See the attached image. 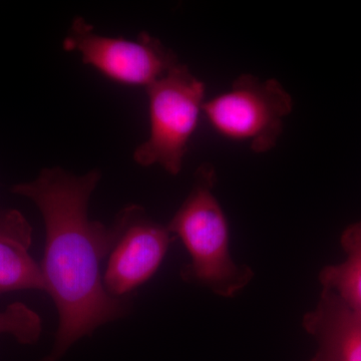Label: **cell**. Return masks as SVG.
<instances>
[{
    "label": "cell",
    "instance_id": "obj_1",
    "mask_svg": "<svg viewBox=\"0 0 361 361\" xmlns=\"http://www.w3.org/2000/svg\"><path fill=\"white\" fill-rule=\"evenodd\" d=\"M102 174L78 176L63 169H44L37 179L13 188L37 205L45 226L42 267L47 292L59 312L56 341L40 361H59L82 337L127 315L128 298H115L104 289L101 263L109 256L120 226L89 217V203Z\"/></svg>",
    "mask_w": 361,
    "mask_h": 361
},
{
    "label": "cell",
    "instance_id": "obj_2",
    "mask_svg": "<svg viewBox=\"0 0 361 361\" xmlns=\"http://www.w3.org/2000/svg\"><path fill=\"white\" fill-rule=\"evenodd\" d=\"M215 183L210 164L199 167L191 192L167 227L182 240L191 258L180 270L182 279L216 295L233 297L250 283L254 273L230 255L227 219L214 195Z\"/></svg>",
    "mask_w": 361,
    "mask_h": 361
},
{
    "label": "cell",
    "instance_id": "obj_3",
    "mask_svg": "<svg viewBox=\"0 0 361 361\" xmlns=\"http://www.w3.org/2000/svg\"><path fill=\"white\" fill-rule=\"evenodd\" d=\"M147 92L149 137L135 149L134 160L142 167L159 166L177 176L203 115L205 84L179 63Z\"/></svg>",
    "mask_w": 361,
    "mask_h": 361
},
{
    "label": "cell",
    "instance_id": "obj_4",
    "mask_svg": "<svg viewBox=\"0 0 361 361\" xmlns=\"http://www.w3.org/2000/svg\"><path fill=\"white\" fill-rule=\"evenodd\" d=\"M292 108L290 94L276 80L243 75L231 89L206 101L203 116L221 137L262 154L276 146Z\"/></svg>",
    "mask_w": 361,
    "mask_h": 361
},
{
    "label": "cell",
    "instance_id": "obj_5",
    "mask_svg": "<svg viewBox=\"0 0 361 361\" xmlns=\"http://www.w3.org/2000/svg\"><path fill=\"white\" fill-rule=\"evenodd\" d=\"M63 47L104 78L129 87L148 89L180 63L174 51L148 32L135 39L106 37L80 16L71 23Z\"/></svg>",
    "mask_w": 361,
    "mask_h": 361
},
{
    "label": "cell",
    "instance_id": "obj_6",
    "mask_svg": "<svg viewBox=\"0 0 361 361\" xmlns=\"http://www.w3.org/2000/svg\"><path fill=\"white\" fill-rule=\"evenodd\" d=\"M116 219L120 232L103 281L111 296L123 299L155 274L175 236L168 227L149 219L139 205L125 207Z\"/></svg>",
    "mask_w": 361,
    "mask_h": 361
},
{
    "label": "cell",
    "instance_id": "obj_7",
    "mask_svg": "<svg viewBox=\"0 0 361 361\" xmlns=\"http://www.w3.org/2000/svg\"><path fill=\"white\" fill-rule=\"evenodd\" d=\"M303 327L319 345L311 361H361V314L334 292L322 289Z\"/></svg>",
    "mask_w": 361,
    "mask_h": 361
},
{
    "label": "cell",
    "instance_id": "obj_8",
    "mask_svg": "<svg viewBox=\"0 0 361 361\" xmlns=\"http://www.w3.org/2000/svg\"><path fill=\"white\" fill-rule=\"evenodd\" d=\"M32 228L14 209L0 210V294L18 290L47 291L42 267L30 253Z\"/></svg>",
    "mask_w": 361,
    "mask_h": 361
},
{
    "label": "cell",
    "instance_id": "obj_9",
    "mask_svg": "<svg viewBox=\"0 0 361 361\" xmlns=\"http://www.w3.org/2000/svg\"><path fill=\"white\" fill-rule=\"evenodd\" d=\"M341 243L345 260L323 268L320 283L322 289L334 292L361 314V221L344 230Z\"/></svg>",
    "mask_w": 361,
    "mask_h": 361
},
{
    "label": "cell",
    "instance_id": "obj_10",
    "mask_svg": "<svg viewBox=\"0 0 361 361\" xmlns=\"http://www.w3.org/2000/svg\"><path fill=\"white\" fill-rule=\"evenodd\" d=\"M42 319L37 312L21 302L0 311V334H11L20 343H35L42 334Z\"/></svg>",
    "mask_w": 361,
    "mask_h": 361
}]
</instances>
